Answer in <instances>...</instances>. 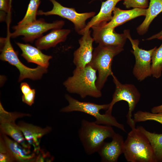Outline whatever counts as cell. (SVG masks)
I'll return each mask as SVG.
<instances>
[{"mask_svg":"<svg viewBox=\"0 0 162 162\" xmlns=\"http://www.w3.org/2000/svg\"><path fill=\"white\" fill-rule=\"evenodd\" d=\"M123 4L127 8L147 9L149 5L148 0H124Z\"/></svg>","mask_w":162,"mask_h":162,"instance_id":"cell-27","label":"cell"},{"mask_svg":"<svg viewBox=\"0 0 162 162\" xmlns=\"http://www.w3.org/2000/svg\"><path fill=\"white\" fill-rule=\"evenodd\" d=\"M162 71V43L156 48L152 57L151 73L153 77L158 79L161 76Z\"/></svg>","mask_w":162,"mask_h":162,"instance_id":"cell-24","label":"cell"},{"mask_svg":"<svg viewBox=\"0 0 162 162\" xmlns=\"http://www.w3.org/2000/svg\"><path fill=\"white\" fill-rule=\"evenodd\" d=\"M147 9L134 8L129 10H123L116 7L113 11V15L111 20L100 26L105 28L115 29L116 27L137 17L145 16Z\"/></svg>","mask_w":162,"mask_h":162,"instance_id":"cell-16","label":"cell"},{"mask_svg":"<svg viewBox=\"0 0 162 162\" xmlns=\"http://www.w3.org/2000/svg\"><path fill=\"white\" fill-rule=\"evenodd\" d=\"M96 71L89 64L84 68L76 67L73 76L65 81L63 84L68 92L78 94L82 98L87 96L100 98L102 93L96 85Z\"/></svg>","mask_w":162,"mask_h":162,"instance_id":"cell-1","label":"cell"},{"mask_svg":"<svg viewBox=\"0 0 162 162\" xmlns=\"http://www.w3.org/2000/svg\"><path fill=\"white\" fill-rule=\"evenodd\" d=\"M110 142H104L97 152L103 162H116L120 155L123 153L124 141L120 134L115 133Z\"/></svg>","mask_w":162,"mask_h":162,"instance_id":"cell-14","label":"cell"},{"mask_svg":"<svg viewBox=\"0 0 162 162\" xmlns=\"http://www.w3.org/2000/svg\"><path fill=\"white\" fill-rule=\"evenodd\" d=\"M18 125L26 141L30 145L34 147L35 152L40 150L39 145L41 138L52 129L50 127L42 128L23 122H19Z\"/></svg>","mask_w":162,"mask_h":162,"instance_id":"cell-15","label":"cell"},{"mask_svg":"<svg viewBox=\"0 0 162 162\" xmlns=\"http://www.w3.org/2000/svg\"><path fill=\"white\" fill-rule=\"evenodd\" d=\"M22 51L21 56L28 62L35 63L46 68L49 65V60L52 57L43 53L40 50L28 44L16 42Z\"/></svg>","mask_w":162,"mask_h":162,"instance_id":"cell-18","label":"cell"},{"mask_svg":"<svg viewBox=\"0 0 162 162\" xmlns=\"http://www.w3.org/2000/svg\"><path fill=\"white\" fill-rule=\"evenodd\" d=\"M40 2V0H30L25 16L16 26L21 27L32 23L36 21L38 9Z\"/></svg>","mask_w":162,"mask_h":162,"instance_id":"cell-23","label":"cell"},{"mask_svg":"<svg viewBox=\"0 0 162 162\" xmlns=\"http://www.w3.org/2000/svg\"><path fill=\"white\" fill-rule=\"evenodd\" d=\"M7 26L6 37L0 38V59L8 62L18 69L20 73L19 82L26 78L33 80L40 79L44 74L47 72V68L38 65L36 68H32L26 66L22 63L10 41L11 33L9 29L10 24H7Z\"/></svg>","mask_w":162,"mask_h":162,"instance_id":"cell-5","label":"cell"},{"mask_svg":"<svg viewBox=\"0 0 162 162\" xmlns=\"http://www.w3.org/2000/svg\"><path fill=\"white\" fill-rule=\"evenodd\" d=\"M124 50L123 47L99 45L94 50L89 64L98 71L96 85L99 90L103 88L108 76L113 74L111 66L114 57Z\"/></svg>","mask_w":162,"mask_h":162,"instance_id":"cell-6","label":"cell"},{"mask_svg":"<svg viewBox=\"0 0 162 162\" xmlns=\"http://www.w3.org/2000/svg\"><path fill=\"white\" fill-rule=\"evenodd\" d=\"M35 90L32 89V91L22 96V101L27 105L31 106L34 103L35 97Z\"/></svg>","mask_w":162,"mask_h":162,"instance_id":"cell-28","label":"cell"},{"mask_svg":"<svg viewBox=\"0 0 162 162\" xmlns=\"http://www.w3.org/2000/svg\"><path fill=\"white\" fill-rule=\"evenodd\" d=\"M123 154L129 162H157L148 140L137 128L128 134Z\"/></svg>","mask_w":162,"mask_h":162,"instance_id":"cell-2","label":"cell"},{"mask_svg":"<svg viewBox=\"0 0 162 162\" xmlns=\"http://www.w3.org/2000/svg\"><path fill=\"white\" fill-rule=\"evenodd\" d=\"M92 36L94 41L104 46L123 47L127 38L125 34L116 33L114 28L101 26H93Z\"/></svg>","mask_w":162,"mask_h":162,"instance_id":"cell-12","label":"cell"},{"mask_svg":"<svg viewBox=\"0 0 162 162\" xmlns=\"http://www.w3.org/2000/svg\"><path fill=\"white\" fill-rule=\"evenodd\" d=\"M124 33L131 43L133 50L130 51L135 58L133 74L138 81H142L152 76V57L157 46L149 50L142 49L139 46V40L131 38L129 30H124Z\"/></svg>","mask_w":162,"mask_h":162,"instance_id":"cell-8","label":"cell"},{"mask_svg":"<svg viewBox=\"0 0 162 162\" xmlns=\"http://www.w3.org/2000/svg\"><path fill=\"white\" fill-rule=\"evenodd\" d=\"M147 138L152 148L156 162H162V134L152 133L142 126L136 128Z\"/></svg>","mask_w":162,"mask_h":162,"instance_id":"cell-22","label":"cell"},{"mask_svg":"<svg viewBox=\"0 0 162 162\" xmlns=\"http://www.w3.org/2000/svg\"><path fill=\"white\" fill-rule=\"evenodd\" d=\"M113 81L116 86L115 91L113 94L112 99L109 103V106L105 113L112 114L114 105L121 100L127 102L128 105L129 110L126 115L127 123L132 129L136 128V123L132 118V113L140 98V94L133 84H122L114 75L112 76Z\"/></svg>","mask_w":162,"mask_h":162,"instance_id":"cell-7","label":"cell"},{"mask_svg":"<svg viewBox=\"0 0 162 162\" xmlns=\"http://www.w3.org/2000/svg\"><path fill=\"white\" fill-rule=\"evenodd\" d=\"M30 116L29 114L8 112L4 109L1 103L0 133L10 137L24 148L30 149V145L26 140L18 124L15 122L18 118Z\"/></svg>","mask_w":162,"mask_h":162,"instance_id":"cell-10","label":"cell"},{"mask_svg":"<svg viewBox=\"0 0 162 162\" xmlns=\"http://www.w3.org/2000/svg\"><path fill=\"white\" fill-rule=\"evenodd\" d=\"M162 12V0H150L145 18L136 28L138 33L140 35L146 33L152 21Z\"/></svg>","mask_w":162,"mask_h":162,"instance_id":"cell-21","label":"cell"},{"mask_svg":"<svg viewBox=\"0 0 162 162\" xmlns=\"http://www.w3.org/2000/svg\"><path fill=\"white\" fill-rule=\"evenodd\" d=\"M135 123L147 121H154L162 124V112L154 113L147 111H138L134 115Z\"/></svg>","mask_w":162,"mask_h":162,"instance_id":"cell-25","label":"cell"},{"mask_svg":"<svg viewBox=\"0 0 162 162\" xmlns=\"http://www.w3.org/2000/svg\"><path fill=\"white\" fill-rule=\"evenodd\" d=\"M12 0H0L1 11L8 14L11 12Z\"/></svg>","mask_w":162,"mask_h":162,"instance_id":"cell-29","label":"cell"},{"mask_svg":"<svg viewBox=\"0 0 162 162\" xmlns=\"http://www.w3.org/2000/svg\"><path fill=\"white\" fill-rule=\"evenodd\" d=\"M122 0H107L102 2L99 13L93 17L87 23L85 28L78 34L82 35L92 26H100L110 21L112 19V13L116 4Z\"/></svg>","mask_w":162,"mask_h":162,"instance_id":"cell-17","label":"cell"},{"mask_svg":"<svg viewBox=\"0 0 162 162\" xmlns=\"http://www.w3.org/2000/svg\"><path fill=\"white\" fill-rule=\"evenodd\" d=\"M64 25V22L62 20L48 23L41 18L22 26H13V28L14 31L11 33V38H14L22 36V39L24 41L32 43L35 39L42 36L43 33L46 32L50 29H61Z\"/></svg>","mask_w":162,"mask_h":162,"instance_id":"cell-9","label":"cell"},{"mask_svg":"<svg viewBox=\"0 0 162 162\" xmlns=\"http://www.w3.org/2000/svg\"><path fill=\"white\" fill-rule=\"evenodd\" d=\"M91 31H86L79 40V47L74 53L73 62L77 68H84L91 62L92 57L94 40Z\"/></svg>","mask_w":162,"mask_h":162,"instance_id":"cell-13","label":"cell"},{"mask_svg":"<svg viewBox=\"0 0 162 162\" xmlns=\"http://www.w3.org/2000/svg\"><path fill=\"white\" fill-rule=\"evenodd\" d=\"M49 0L53 5L52 10L46 12H44L42 10H38V15L46 16L57 15L67 19L74 24L75 30L78 33L86 27V20L94 17L95 14L94 12L78 13L74 8L65 7L56 0Z\"/></svg>","mask_w":162,"mask_h":162,"instance_id":"cell-11","label":"cell"},{"mask_svg":"<svg viewBox=\"0 0 162 162\" xmlns=\"http://www.w3.org/2000/svg\"><path fill=\"white\" fill-rule=\"evenodd\" d=\"M70 32L69 29H54L46 35L42 36L35 41V46L40 50H47L64 41Z\"/></svg>","mask_w":162,"mask_h":162,"instance_id":"cell-20","label":"cell"},{"mask_svg":"<svg viewBox=\"0 0 162 162\" xmlns=\"http://www.w3.org/2000/svg\"><path fill=\"white\" fill-rule=\"evenodd\" d=\"M151 110V112L154 113L162 112V104L153 107Z\"/></svg>","mask_w":162,"mask_h":162,"instance_id":"cell-32","label":"cell"},{"mask_svg":"<svg viewBox=\"0 0 162 162\" xmlns=\"http://www.w3.org/2000/svg\"><path fill=\"white\" fill-rule=\"evenodd\" d=\"M155 39L162 40V30L159 32L152 35L150 37L147 38L146 40H150Z\"/></svg>","mask_w":162,"mask_h":162,"instance_id":"cell-31","label":"cell"},{"mask_svg":"<svg viewBox=\"0 0 162 162\" xmlns=\"http://www.w3.org/2000/svg\"><path fill=\"white\" fill-rule=\"evenodd\" d=\"M6 146L15 161L20 162H32L36 161L35 153L32 152L18 143L10 139L7 135L0 133Z\"/></svg>","mask_w":162,"mask_h":162,"instance_id":"cell-19","label":"cell"},{"mask_svg":"<svg viewBox=\"0 0 162 162\" xmlns=\"http://www.w3.org/2000/svg\"><path fill=\"white\" fill-rule=\"evenodd\" d=\"M115 133L111 126L101 125L83 119L78 135L85 152L90 155L97 152L104 140L112 138Z\"/></svg>","mask_w":162,"mask_h":162,"instance_id":"cell-3","label":"cell"},{"mask_svg":"<svg viewBox=\"0 0 162 162\" xmlns=\"http://www.w3.org/2000/svg\"><path fill=\"white\" fill-rule=\"evenodd\" d=\"M65 98L69 104L62 108L60 110L61 112H69L79 111L83 112L93 116L96 119L94 122L98 124L114 126L126 132L124 125L118 122L112 114L100 113V110H106L108 109L109 104L100 105L89 102H81L68 94L65 95Z\"/></svg>","mask_w":162,"mask_h":162,"instance_id":"cell-4","label":"cell"},{"mask_svg":"<svg viewBox=\"0 0 162 162\" xmlns=\"http://www.w3.org/2000/svg\"><path fill=\"white\" fill-rule=\"evenodd\" d=\"M15 160L9 151L1 136L0 137V162H12Z\"/></svg>","mask_w":162,"mask_h":162,"instance_id":"cell-26","label":"cell"},{"mask_svg":"<svg viewBox=\"0 0 162 162\" xmlns=\"http://www.w3.org/2000/svg\"><path fill=\"white\" fill-rule=\"evenodd\" d=\"M20 89L23 94H26L32 90L29 85L25 82H22L20 86Z\"/></svg>","mask_w":162,"mask_h":162,"instance_id":"cell-30","label":"cell"}]
</instances>
